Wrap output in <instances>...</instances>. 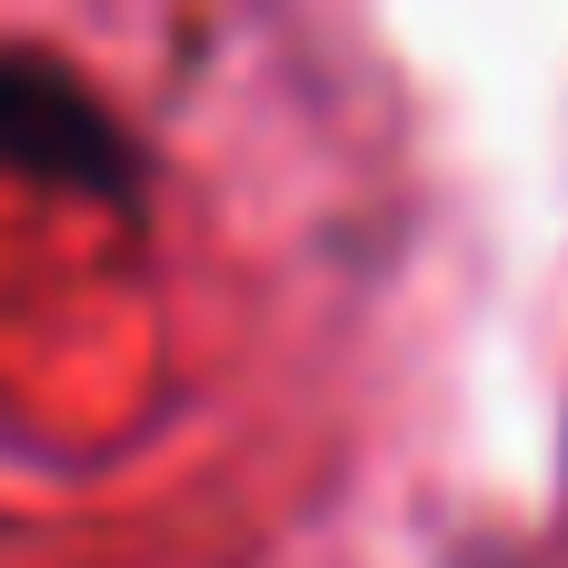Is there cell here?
I'll return each instance as SVG.
<instances>
[{
    "mask_svg": "<svg viewBox=\"0 0 568 568\" xmlns=\"http://www.w3.org/2000/svg\"><path fill=\"white\" fill-rule=\"evenodd\" d=\"M0 170L50 180V190L120 200V190H130V140L110 130V110H100L60 60L0 50Z\"/></svg>",
    "mask_w": 568,
    "mask_h": 568,
    "instance_id": "6da1fadb",
    "label": "cell"
}]
</instances>
